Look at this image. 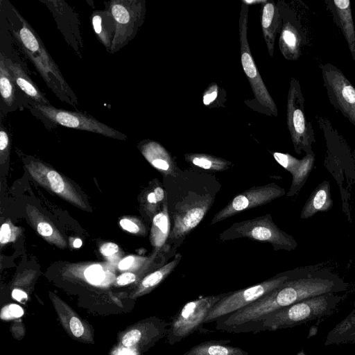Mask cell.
<instances>
[{
  "instance_id": "cell-3",
  "label": "cell",
  "mask_w": 355,
  "mask_h": 355,
  "mask_svg": "<svg viewBox=\"0 0 355 355\" xmlns=\"http://www.w3.org/2000/svg\"><path fill=\"white\" fill-rule=\"evenodd\" d=\"M343 296L329 293L309 297L269 314L259 332L291 328L308 322L328 317L334 313Z\"/></svg>"
},
{
  "instance_id": "cell-21",
  "label": "cell",
  "mask_w": 355,
  "mask_h": 355,
  "mask_svg": "<svg viewBox=\"0 0 355 355\" xmlns=\"http://www.w3.org/2000/svg\"><path fill=\"white\" fill-rule=\"evenodd\" d=\"M5 63L11 73L15 85H17L28 98L38 104L51 105L44 94L35 83L31 80L19 63L13 62L6 56Z\"/></svg>"
},
{
  "instance_id": "cell-38",
  "label": "cell",
  "mask_w": 355,
  "mask_h": 355,
  "mask_svg": "<svg viewBox=\"0 0 355 355\" xmlns=\"http://www.w3.org/2000/svg\"><path fill=\"white\" fill-rule=\"evenodd\" d=\"M136 280V275L132 272H125L119 275L116 279L117 284L125 286L134 282Z\"/></svg>"
},
{
  "instance_id": "cell-33",
  "label": "cell",
  "mask_w": 355,
  "mask_h": 355,
  "mask_svg": "<svg viewBox=\"0 0 355 355\" xmlns=\"http://www.w3.org/2000/svg\"><path fill=\"white\" fill-rule=\"evenodd\" d=\"M16 236L17 228L8 223L2 224L0 230V243L1 245L15 241Z\"/></svg>"
},
{
  "instance_id": "cell-5",
  "label": "cell",
  "mask_w": 355,
  "mask_h": 355,
  "mask_svg": "<svg viewBox=\"0 0 355 355\" xmlns=\"http://www.w3.org/2000/svg\"><path fill=\"white\" fill-rule=\"evenodd\" d=\"M305 98L300 83L295 78H291L287 95L286 123L295 152L306 155L314 152L312 145L315 142L311 122L308 119L305 111Z\"/></svg>"
},
{
  "instance_id": "cell-35",
  "label": "cell",
  "mask_w": 355,
  "mask_h": 355,
  "mask_svg": "<svg viewBox=\"0 0 355 355\" xmlns=\"http://www.w3.org/2000/svg\"><path fill=\"white\" fill-rule=\"evenodd\" d=\"M119 224L123 230L132 234L142 233L146 231L142 224L135 223L128 218L121 219Z\"/></svg>"
},
{
  "instance_id": "cell-11",
  "label": "cell",
  "mask_w": 355,
  "mask_h": 355,
  "mask_svg": "<svg viewBox=\"0 0 355 355\" xmlns=\"http://www.w3.org/2000/svg\"><path fill=\"white\" fill-rule=\"evenodd\" d=\"M31 104L46 119L53 123L69 128L97 133L114 139H125L127 138L123 133L86 113L58 109L51 105H41L33 101Z\"/></svg>"
},
{
  "instance_id": "cell-14",
  "label": "cell",
  "mask_w": 355,
  "mask_h": 355,
  "mask_svg": "<svg viewBox=\"0 0 355 355\" xmlns=\"http://www.w3.org/2000/svg\"><path fill=\"white\" fill-rule=\"evenodd\" d=\"M26 167L31 175L40 185L81 209H87L82 196L73 185L56 171L41 162L33 160L27 163Z\"/></svg>"
},
{
  "instance_id": "cell-6",
  "label": "cell",
  "mask_w": 355,
  "mask_h": 355,
  "mask_svg": "<svg viewBox=\"0 0 355 355\" xmlns=\"http://www.w3.org/2000/svg\"><path fill=\"white\" fill-rule=\"evenodd\" d=\"M115 24L110 53L127 45L141 27L146 15L144 0H112L106 2Z\"/></svg>"
},
{
  "instance_id": "cell-28",
  "label": "cell",
  "mask_w": 355,
  "mask_h": 355,
  "mask_svg": "<svg viewBox=\"0 0 355 355\" xmlns=\"http://www.w3.org/2000/svg\"><path fill=\"white\" fill-rule=\"evenodd\" d=\"M184 158L191 165L212 171H225L232 166L226 159L205 153H187Z\"/></svg>"
},
{
  "instance_id": "cell-24",
  "label": "cell",
  "mask_w": 355,
  "mask_h": 355,
  "mask_svg": "<svg viewBox=\"0 0 355 355\" xmlns=\"http://www.w3.org/2000/svg\"><path fill=\"white\" fill-rule=\"evenodd\" d=\"M355 343V303L352 311L327 334L325 345Z\"/></svg>"
},
{
  "instance_id": "cell-40",
  "label": "cell",
  "mask_w": 355,
  "mask_h": 355,
  "mask_svg": "<svg viewBox=\"0 0 355 355\" xmlns=\"http://www.w3.org/2000/svg\"><path fill=\"white\" fill-rule=\"evenodd\" d=\"M12 297L17 301L20 302H24L27 298V294L21 290L15 288L12 291Z\"/></svg>"
},
{
  "instance_id": "cell-2",
  "label": "cell",
  "mask_w": 355,
  "mask_h": 355,
  "mask_svg": "<svg viewBox=\"0 0 355 355\" xmlns=\"http://www.w3.org/2000/svg\"><path fill=\"white\" fill-rule=\"evenodd\" d=\"M21 27L12 31V35L22 51L34 64L47 86L62 101L76 107L78 98L64 78L40 36L28 22L12 8Z\"/></svg>"
},
{
  "instance_id": "cell-39",
  "label": "cell",
  "mask_w": 355,
  "mask_h": 355,
  "mask_svg": "<svg viewBox=\"0 0 355 355\" xmlns=\"http://www.w3.org/2000/svg\"><path fill=\"white\" fill-rule=\"evenodd\" d=\"M135 258L133 256H129L122 259L119 263V268L121 270H126L130 268L135 263Z\"/></svg>"
},
{
  "instance_id": "cell-29",
  "label": "cell",
  "mask_w": 355,
  "mask_h": 355,
  "mask_svg": "<svg viewBox=\"0 0 355 355\" xmlns=\"http://www.w3.org/2000/svg\"><path fill=\"white\" fill-rule=\"evenodd\" d=\"M0 93L4 105L12 107L16 100L15 83L2 53H0Z\"/></svg>"
},
{
  "instance_id": "cell-8",
  "label": "cell",
  "mask_w": 355,
  "mask_h": 355,
  "mask_svg": "<svg viewBox=\"0 0 355 355\" xmlns=\"http://www.w3.org/2000/svg\"><path fill=\"white\" fill-rule=\"evenodd\" d=\"M289 273L287 272L250 287L230 292L210 309L204 324L216 322L254 302L282 285L288 279Z\"/></svg>"
},
{
  "instance_id": "cell-30",
  "label": "cell",
  "mask_w": 355,
  "mask_h": 355,
  "mask_svg": "<svg viewBox=\"0 0 355 355\" xmlns=\"http://www.w3.org/2000/svg\"><path fill=\"white\" fill-rule=\"evenodd\" d=\"M85 278L92 284H99L105 278V272L103 268L98 265H92L84 272Z\"/></svg>"
},
{
  "instance_id": "cell-12",
  "label": "cell",
  "mask_w": 355,
  "mask_h": 355,
  "mask_svg": "<svg viewBox=\"0 0 355 355\" xmlns=\"http://www.w3.org/2000/svg\"><path fill=\"white\" fill-rule=\"evenodd\" d=\"M213 197L208 194L190 193L176 206L173 214V225L168 241L175 243L183 241L203 219L210 208Z\"/></svg>"
},
{
  "instance_id": "cell-31",
  "label": "cell",
  "mask_w": 355,
  "mask_h": 355,
  "mask_svg": "<svg viewBox=\"0 0 355 355\" xmlns=\"http://www.w3.org/2000/svg\"><path fill=\"white\" fill-rule=\"evenodd\" d=\"M10 146V139L7 129L1 123L0 127V154L1 163L6 162Z\"/></svg>"
},
{
  "instance_id": "cell-32",
  "label": "cell",
  "mask_w": 355,
  "mask_h": 355,
  "mask_svg": "<svg viewBox=\"0 0 355 355\" xmlns=\"http://www.w3.org/2000/svg\"><path fill=\"white\" fill-rule=\"evenodd\" d=\"M219 87L215 83L210 84L203 92L202 102L205 106L213 105L217 101ZM214 106V105H213Z\"/></svg>"
},
{
  "instance_id": "cell-34",
  "label": "cell",
  "mask_w": 355,
  "mask_h": 355,
  "mask_svg": "<svg viewBox=\"0 0 355 355\" xmlns=\"http://www.w3.org/2000/svg\"><path fill=\"white\" fill-rule=\"evenodd\" d=\"M69 327L72 334L76 338H80L85 333V327L77 316L72 315L69 322Z\"/></svg>"
},
{
  "instance_id": "cell-13",
  "label": "cell",
  "mask_w": 355,
  "mask_h": 355,
  "mask_svg": "<svg viewBox=\"0 0 355 355\" xmlns=\"http://www.w3.org/2000/svg\"><path fill=\"white\" fill-rule=\"evenodd\" d=\"M285 189L275 183L253 187L234 197L211 219L210 225L227 219L246 209L266 205L285 195Z\"/></svg>"
},
{
  "instance_id": "cell-1",
  "label": "cell",
  "mask_w": 355,
  "mask_h": 355,
  "mask_svg": "<svg viewBox=\"0 0 355 355\" xmlns=\"http://www.w3.org/2000/svg\"><path fill=\"white\" fill-rule=\"evenodd\" d=\"M349 284L322 263L290 271L282 285L237 311L221 318L218 327L229 333H259L271 313L303 300L320 295L339 293Z\"/></svg>"
},
{
  "instance_id": "cell-7",
  "label": "cell",
  "mask_w": 355,
  "mask_h": 355,
  "mask_svg": "<svg viewBox=\"0 0 355 355\" xmlns=\"http://www.w3.org/2000/svg\"><path fill=\"white\" fill-rule=\"evenodd\" d=\"M229 293L202 297L190 301L172 318L167 333L170 345H175L198 330L210 309Z\"/></svg>"
},
{
  "instance_id": "cell-26",
  "label": "cell",
  "mask_w": 355,
  "mask_h": 355,
  "mask_svg": "<svg viewBox=\"0 0 355 355\" xmlns=\"http://www.w3.org/2000/svg\"><path fill=\"white\" fill-rule=\"evenodd\" d=\"M171 225L166 197L162 203V210L153 218L150 240L151 244L159 250L168 241L171 233Z\"/></svg>"
},
{
  "instance_id": "cell-20",
  "label": "cell",
  "mask_w": 355,
  "mask_h": 355,
  "mask_svg": "<svg viewBox=\"0 0 355 355\" xmlns=\"http://www.w3.org/2000/svg\"><path fill=\"white\" fill-rule=\"evenodd\" d=\"M333 205L329 181L324 180L311 192L302 207L300 218L308 219L318 212L327 211Z\"/></svg>"
},
{
  "instance_id": "cell-19",
  "label": "cell",
  "mask_w": 355,
  "mask_h": 355,
  "mask_svg": "<svg viewBox=\"0 0 355 355\" xmlns=\"http://www.w3.org/2000/svg\"><path fill=\"white\" fill-rule=\"evenodd\" d=\"M261 25L268 53L273 56L277 34L280 33L282 17L273 1H267L262 8Z\"/></svg>"
},
{
  "instance_id": "cell-15",
  "label": "cell",
  "mask_w": 355,
  "mask_h": 355,
  "mask_svg": "<svg viewBox=\"0 0 355 355\" xmlns=\"http://www.w3.org/2000/svg\"><path fill=\"white\" fill-rule=\"evenodd\" d=\"M272 154L277 162L292 175L291 184L286 196H295L300 191L313 169L315 153L305 155L302 159L288 153L273 152Z\"/></svg>"
},
{
  "instance_id": "cell-18",
  "label": "cell",
  "mask_w": 355,
  "mask_h": 355,
  "mask_svg": "<svg viewBox=\"0 0 355 355\" xmlns=\"http://www.w3.org/2000/svg\"><path fill=\"white\" fill-rule=\"evenodd\" d=\"M139 148L147 161L163 175H175V163L170 153L159 143L144 140L139 144Z\"/></svg>"
},
{
  "instance_id": "cell-17",
  "label": "cell",
  "mask_w": 355,
  "mask_h": 355,
  "mask_svg": "<svg viewBox=\"0 0 355 355\" xmlns=\"http://www.w3.org/2000/svg\"><path fill=\"white\" fill-rule=\"evenodd\" d=\"M306 40L305 33L300 25L282 19L279 47L286 60H297L302 53V46L306 44Z\"/></svg>"
},
{
  "instance_id": "cell-10",
  "label": "cell",
  "mask_w": 355,
  "mask_h": 355,
  "mask_svg": "<svg viewBox=\"0 0 355 355\" xmlns=\"http://www.w3.org/2000/svg\"><path fill=\"white\" fill-rule=\"evenodd\" d=\"M320 68L330 103L355 127V87L332 64H322Z\"/></svg>"
},
{
  "instance_id": "cell-4",
  "label": "cell",
  "mask_w": 355,
  "mask_h": 355,
  "mask_svg": "<svg viewBox=\"0 0 355 355\" xmlns=\"http://www.w3.org/2000/svg\"><path fill=\"white\" fill-rule=\"evenodd\" d=\"M248 238L271 244L275 250L292 251L297 247L295 239L279 229L270 214L233 223L219 235L220 241Z\"/></svg>"
},
{
  "instance_id": "cell-37",
  "label": "cell",
  "mask_w": 355,
  "mask_h": 355,
  "mask_svg": "<svg viewBox=\"0 0 355 355\" xmlns=\"http://www.w3.org/2000/svg\"><path fill=\"white\" fill-rule=\"evenodd\" d=\"M119 250V246L114 243H105L100 248L101 253L105 257H110Z\"/></svg>"
},
{
  "instance_id": "cell-41",
  "label": "cell",
  "mask_w": 355,
  "mask_h": 355,
  "mask_svg": "<svg viewBox=\"0 0 355 355\" xmlns=\"http://www.w3.org/2000/svg\"><path fill=\"white\" fill-rule=\"evenodd\" d=\"M73 247L76 248H79L82 245V241L80 239H76L73 241Z\"/></svg>"
},
{
  "instance_id": "cell-9",
  "label": "cell",
  "mask_w": 355,
  "mask_h": 355,
  "mask_svg": "<svg viewBox=\"0 0 355 355\" xmlns=\"http://www.w3.org/2000/svg\"><path fill=\"white\" fill-rule=\"evenodd\" d=\"M248 8L249 5L243 2L239 20L242 67L258 102L266 107L271 114L277 116L278 112L276 103L261 78L249 46L247 37Z\"/></svg>"
},
{
  "instance_id": "cell-27",
  "label": "cell",
  "mask_w": 355,
  "mask_h": 355,
  "mask_svg": "<svg viewBox=\"0 0 355 355\" xmlns=\"http://www.w3.org/2000/svg\"><path fill=\"white\" fill-rule=\"evenodd\" d=\"M181 258V254L177 253L171 261L146 275L142 279L136 294L137 295H143L155 288L174 270Z\"/></svg>"
},
{
  "instance_id": "cell-16",
  "label": "cell",
  "mask_w": 355,
  "mask_h": 355,
  "mask_svg": "<svg viewBox=\"0 0 355 355\" xmlns=\"http://www.w3.org/2000/svg\"><path fill=\"white\" fill-rule=\"evenodd\" d=\"M327 9L331 14L334 23L340 28L355 62V27L349 0H325Z\"/></svg>"
},
{
  "instance_id": "cell-36",
  "label": "cell",
  "mask_w": 355,
  "mask_h": 355,
  "mask_svg": "<svg viewBox=\"0 0 355 355\" xmlns=\"http://www.w3.org/2000/svg\"><path fill=\"white\" fill-rule=\"evenodd\" d=\"M24 310L17 304H10L2 309L1 318L5 319L19 318Z\"/></svg>"
},
{
  "instance_id": "cell-25",
  "label": "cell",
  "mask_w": 355,
  "mask_h": 355,
  "mask_svg": "<svg viewBox=\"0 0 355 355\" xmlns=\"http://www.w3.org/2000/svg\"><path fill=\"white\" fill-rule=\"evenodd\" d=\"M230 340H209L200 343L183 355H248L243 349L229 345Z\"/></svg>"
},
{
  "instance_id": "cell-23",
  "label": "cell",
  "mask_w": 355,
  "mask_h": 355,
  "mask_svg": "<svg viewBox=\"0 0 355 355\" xmlns=\"http://www.w3.org/2000/svg\"><path fill=\"white\" fill-rule=\"evenodd\" d=\"M26 210L33 226L40 235L59 248H65L67 243L49 219L31 206L28 205Z\"/></svg>"
},
{
  "instance_id": "cell-22",
  "label": "cell",
  "mask_w": 355,
  "mask_h": 355,
  "mask_svg": "<svg viewBox=\"0 0 355 355\" xmlns=\"http://www.w3.org/2000/svg\"><path fill=\"white\" fill-rule=\"evenodd\" d=\"M93 30L106 51L110 53L115 33L114 21L107 8L95 10L91 15Z\"/></svg>"
}]
</instances>
